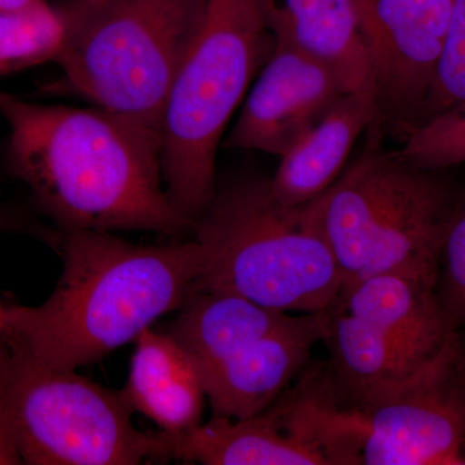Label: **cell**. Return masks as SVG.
Masks as SVG:
<instances>
[{
	"label": "cell",
	"mask_w": 465,
	"mask_h": 465,
	"mask_svg": "<svg viewBox=\"0 0 465 465\" xmlns=\"http://www.w3.org/2000/svg\"><path fill=\"white\" fill-rule=\"evenodd\" d=\"M0 116L9 173L61 232L192 229L164 189L161 137L96 106L45 105L3 91Z\"/></svg>",
	"instance_id": "obj_1"
},
{
	"label": "cell",
	"mask_w": 465,
	"mask_h": 465,
	"mask_svg": "<svg viewBox=\"0 0 465 465\" xmlns=\"http://www.w3.org/2000/svg\"><path fill=\"white\" fill-rule=\"evenodd\" d=\"M64 271L38 307H7V339L38 365L76 370L179 311L210 268L198 240L143 246L112 232H64Z\"/></svg>",
	"instance_id": "obj_2"
},
{
	"label": "cell",
	"mask_w": 465,
	"mask_h": 465,
	"mask_svg": "<svg viewBox=\"0 0 465 465\" xmlns=\"http://www.w3.org/2000/svg\"><path fill=\"white\" fill-rule=\"evenodd\" d=\"M273 47L262 0H197L162 119L164 189L191 226L215 197L226 125Z\"/></svg>",
	"instance_id": "obj_3"
},
{
	"label": "cell",
	"mask_w": 465,
	"mask_h": 465,
	"mask_svg": "<svg viewBox=\"0 0 465 465\" xmlns=\"http://www.w3.org/2000/svg\"><path fill=\"white\" fill-rule=\"evenodd\" d=\"M457 202L436 170L371 143L341 179L302 207L331 250L344 291L390 272L437 287Z\"/></svg>",
	"instance_id": "obj_4"
},
{
	"label": "cell",
	"mask_w": 465,
	"mask_h": 465,
	"mask_svg": "<svg viewBox=\"0 0 465 465\" xmlns=\"http://www.w3.org/2000/svg\"><path fill=\"white\" fill-rule=\"evenodd\" d=\"M192 229L211 255L192 295L234 293L289 313L330 311L338 302L342 281L331 250L304 207L281 204L268 180L216 192Z\"/></svg>",
	"instance_id": "obj_5"
},
{
	"label": "cell",
	"mask_w": 465,
	"mask_h": 465,
	"mask_svg": "<svg viewBox=\"0 0 465 465\" xmlns=\"http://www.w3.org/2000/svg\"><path fill=\"white\" fill-rule=\"evenodd\" d=\"M58 87L162 140L197 0H66Z\"/></svg>",
	"instance_id": "obj_6"
},
{
	"label": "cell",
	"mask_w": 465,
	"mask_h": 465,
	"mask_svg": "<svg viewBox=\"0 0 465 465\" xmlns=\"http://www.w3.org/2000/svg\"><path fill=\"white\" fill-rule=\"evenodd\" d=\"M330 322L331 311L293 316L234 293L200 291L168 333L197 367L213 416L242 420L280 399L326 341Z\"/></svg>",
	"instance_id": "obj_7"
},
{
	"label": "cell",
	"mask_w": 465,
	"mask_h": 465,
	"mask_svg": "<svg viewBox=\"0 0 465 465\" xmlns=\"http://www.w3.org/2000/svg\"><path fill=\"white\" fill-rule=\"evenodd\" d=\"M0 407L21 463L137 465L171 460L166 437L133 423L124 391L38 365L11 344L0 357Z\"/></svg>",
	"instance_id": "obj_8"
},
{
	"label": "cell",
	"mask_w": 465,
	"mask_h": 465,
	"mask_svg": "<svg viewBox=\"0 0 465 465\" xmlns=\"http://www.w3.org/2000/svg\"><path fill=\"white\" fill-rule=\"evenodd\" d=\"M242 420L213 416L183 433H164L171 460L204 465L348 464L338 410L321 388Z\"/></svg>",
	"instance_id": "obj_9"
},
{
	"label": "cell",
	"mask_w": 465,
	"mask_h": 465,
	"mask_svg": "<svg viewBox=\"0 0 465 465\" xmlns=\"http://www.w3.org/2000/svg\"><path fill=\"white\" fill-rule=\"evenodd\" d=\"M459 344L396 390L351 407L365 465H465V391Z\"/></svg>",
	"instance_id": "obj_10"
},
{
	"label": "cell",
	"mask_w": 465,
	"mask_h": 465,
	"mask_svg": "<svg viewBox=\"0 0 465 465\" xmlns=\"http://www.w3.org/2000/svg\"><path fill=\"white\" fill-rule=\"evenodd\" d=\"M381 122L416 124L436 81L452 0H354Z\"/></svg>",
	"instance_id": "obj_11"
},
{
	"label": "cell",
	"mask_w": 465,
	"mask_h": 465,
	"mask_svg": "<svg viewBox=\"0 0 465 465\" xmlns=\"http://www.w3.org/2000/svg\"><path fill=\"white\" fill-rule=\"evenodd\" d=\"M345 94L341 78L322 61L274 45L225 146L281 158Z\"/></svg>",
	"instance_id": "obj_12"
},
{
	"label": "cell",
	"mask_w": 465,
	"mask_h": 465,
	"mask_svg": "<svg viewBox=\"0 0 465 465\" xmlns=\"http://www.w3.org/2000/svg\"><path fill=\"white\" fill-rule=\"evenodd\" d=\"M333 307L378 327L430 361L459 341L437 287L402 273L367 277L341 291Z\"/></svg>",
	"instance_id": "obj_13"
},
{
	"label": "cell",
	"mask_w": 465,
	"mask_h": 465,
	"mask_svg": "<svg viewBox=\"0 0 465 465\" xmlns=\"http://www.w3.org/2000/svg\"><path fill=\"white\" fill-rule=\"evenodd\" d=\"M262 8L274 45L318 58L348 94L375 99L354 0H262Z\"/></svg>",
	"instance_id": "obj_14"
},
{
	"label": "cell",
	"mask_w": 465,
	"mask_h": 465,
	"mask_svg": "<svg viewBox=\"0 0 465 465\" xmlns=\"http://www.w3.org/2000/svg\"><path fill=\"white\" fill-rule=\"evenodd\" d=\"M379 122L374 97L341 96L281 157L273 179L268 180L275 200L286 207H302L321 197L339 179L361 134Z\"/></svg>",
	"instance_id": "obj_15"
},
{
	"label": "cell",
	"mask_w": 465,
	"mask_h": 465,
	"mask_svg": "<svg viewBox=\"0 0 465 465\" xmlns=\"http://www.w3.org/2000/svg\"><path fill=\"white\" fill-rule=\"evenodd\" d=\"M124 391L134 411L167 433L201 424L206 399L201 376L188 351L170 333L149 327L137 336Z\"/></svg>",
	"instance_id": "obj_16"
},
{
	"label": "cell",
	"mask_w": 465,
	"mask_h": 465,
	"mask_svg": "<svg viewBox=\"0 0 465 465\" xmlns=\"http://www.w3.org/2000/svg\"><path fill=\"white\" fill-rule=\"evenodd\" d=\"M324 341L331 351L336 393L351 399L354 405L412 381L451 349L439 360H427L378 327L336 307L331 308Z\"/></svg>",
	"instance_id": "obj_17"
},
{
	"label": "cell",
	"mask_w": 465,
	"mask_h": 465,
	"mask_svg": "<svg viewBox=\"0 0 465 465\" xmlns=\"http://www.w3.org/2000/svg\"><path fill=\"white\" fill-rule=\"evenodd\" d=\"M66 32L65 2L35 0L25 7L0 9V75L56 63Z\"/></svg>",
	"instance_id": "obj_18"
},
{
	"label": "cell",
	"mask_w": 465,
	"mask_h": 465,
	"mask_svg": "<svg viewBox=\"0 0 465 465\" xmlns=\"http://www.w3.org/2000/svg\"><path fill=\"white\" fill-rule=\"evenodd\" d=\"M400 157L428 170L465 163V106L446 110L402 128Z\"/></svg>",
	"instance_id": "obj_19"
},
{
	"label": "cell",
	"mask_w": 465,
	"mask_h": 465,
	"mask_svg": "<svg viewBox=\"0 0 465 465\" xmlns=\"http://www.w3.org/2000/svg\"><path fill=\"white\" fill-rule=\"evenodd\" d=\"M459 106H465V0H452L436 81L419 122Z\"/></svg>",
	"instance_id": "obj_20"
},
{
	"label": "cell",
	"mask_w": 465,
	"mask_h": 465,
	"mask_svg": "<svg viewBox=\"0 0 465 465\" xmlns=\"http://www.w3.org/2000/svg\"><path fill=\"white\" fill-rule=\"evenodd\" d=\"M437 293L446 314L457 329L465 324V194L457 206L440 252Z\"/></svg>",
	"instance_id": "obj_21"
},
{
	"label": "cell",
	"mask_w": 465,
	"mask_h": 465,
	"mask_svg": "<svg viewBox=\"0 0 465 465\" xmlns=\"http://www.w3.org/2000/svg\"><path fill=\"white\" fill-rule=\"evenodd\" d=\"M0 232H20V234L33 235L56 250L61 242L60 232L41 224L24 211L8 206H0Z\"/></svg>",
	"instance_id": "obj_22"
},
{
	"label": "cell",
	"mask_w": 465,
	"mask_h": 465,
	"mask_svg": "<svg viewBox=\"0 0 465 465\" xmlns=\"http://www.w3.org/2000/svg\"><path fill=\"white\" fill-rule=\"evenodd\" d=\"M0 464H23L2 407H0Z\"/></svg>",
	"instance_id": "obj_23"
},
{
	"label": "cell",
	"mask_w": 465,
	"mask_h": 465,
	"mask_svg": "<svg viewBox=\"0 0 465 465\" xmlns=\"http://www.w3.org/2000/svg\"><path fill=\"white\" fill-rule=\"evenodd\" d=\"M455 374L465 391V347L461 345V342L459 345L457 360H455Z\"/></svg>",
	"instance_id": "obj_24"
},
{
	"label": "cell",
	"mask_w": 465,
	"mask_h": 465,
	"mask_svg": "<svg viewBox=\"0 0 465 465\" xmlns=\"http://www.w3.org/2000/svg\"><path fill=\"white\" fill-rule=\"evenodd\" d=\"M7 345V307L0 304V356Z\"/></svg>",
	"instance_id": "obj_25"
},
{
	"label": "cell",
	"mask_w": 465,
	"mask_h": 465,
	"mask_svg": "<svg viewBox=\"0 0 465 465\" xmlns=\"http://www.w3.org/2000/svg\"><path fill=\"white\" fill-rule=\"evenodd\" d=\"M35 0H0V9H15L25 7Z\"/></svg>",
	"instance_id": "obj_26"
}]
</instances>
